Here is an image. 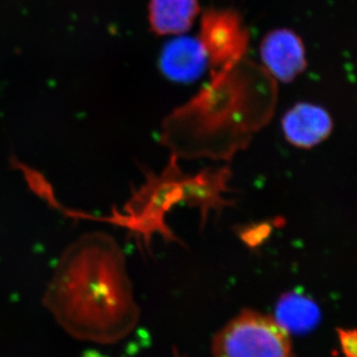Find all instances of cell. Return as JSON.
Listing matches in <instances>:
<instances>
[{"label": "cell", "instance_id": "3957f363", "mask_svg": "<svg viewBox=\"0 0 357 357\" xmlns=\"http://www.w3.org/2000/svg\"><path fill=\"white\" fill-rule=\"evenodd\" d=\"M211 357H296L292 337L271 314L244 309L213 335Z\"/></svg>", "mask_w": 357, "mask_h": 357}, {"label": "cell", "instance_id": "8992f818", "mask_svg": "<svg viewBox=\"0 0 357 357\" xmlns=\"http://www.w3.org/2000/svg\"><path fill=\"white\" fill-rule=\"evenodd\" d=\"M159 68L166 79L174 83L190 84L208 69V56L198 37L178 35L162 49Z\"/></svg>", "mask_w": 357, "mask_h": 357}, {"label": "cell", "instance_id": "30bf717a", "mask_svg": "<svg viewBox=\"0 0 357 357\" xmlns=\"http://www.w3.org/2000/svg\"><path fill=\"white\" fill-rule=\"evenodd\" d=\"M337 342L344 357H356L357 342L356 330L338 328Z\"/></svg>", "mask_w": 357, "mask_h": 357}, {"label": "cell", "instance_id": "9c48e42d", "mask_svg": "<svg viewBox=\"0 0 357 357\" xmlns=\"http://www.w3.org/2000/svg\"><path fill=\"white\" fill-rule=\"evenodd\" d=\"M273 317L292 337L314 331L321 321V312L318 304L310 296L293 291L281 296Z\"/></svg>", "mask_w": 357, "mask_h": 357}, {"label": "cell", "instance_id": "5b68a950", "mask_svg": "<svg viewBox=\"0 0 357 357\" xmlns=\"http://www.w3.org/2000/svg\"><path fill=\"white\" fill-rule=\"evenodd\" d=\"M262 67L275 82L292 83L307 69L306 47L289 28H277L263 37L259 47Z\"/></svg>", "mask_w": 357, "mask_h": 357}, {"label": "cell", "instance_id": "6da1fadb", "mask_svg": "<svg viewBox=\"0 0 357 357\" xmlns=\"http://www.w3.org/2000/svg\"><path fill=\"white\" fill-rule=\"evenodd\" d=\"M276 83L262 66L246 58L211 72L210 82L167 116L162 144L176 159L231 158L271 121Z\"/></svg>", "mask_w": 357, "mask_h": 357}, {"label": "cell", "instance_id": "7a4b0ae2", "mask_svg": "<svg viewBox=\"0 0 357 357\" xmlns=\"http://www.w3.org/2000/svg\"><path fill=\"white\" fill-rule=\"evenodd\" d=\"M43 301L66 332L96 344L119 342L139 319L123 253L102 232L66 249Z\"/></svg>", "mask_w": 357, "mask_h": 357}, {"label": "cell", "instance_id": "52a82bcc", "mask_svg": "<svg viewBox=\"0 0 357 357\" xmlns=\"http://www.w3.org/2000/svg\"><path fill=\"white\" fill-rule=\"evenodd\" d=\"M332 116L324 107L311 102L293 105L282 119V129L289 143L309 149L325 141L332 133Z\"/></svg>", "mask_w": 357, "mask_h": 357}, {"label": "cell", "instance_id": "ba28073f", "mask_svg": "<svg viewBox=\"0 0 357 357\" xmlns=\"http://www.w3.org/2000/svg\"><path fill=\"white\" fill-rule=\"evenodd\" d=\"M199 13V0H150L148 6L150 28L158 36L185 34Z\"/></svg>", "mask_w": 357, "mask_h": 357}, {"label": "cell", "instance_id": "277c9868", "mask_svg": "<svg viewBox=\"0 0 357 357\" xmlns=\"http://www.w3.org/2000/svg\"><path fill=\"white\" fill-rule=\"evenodd\" d=\"M215 72L246 58L249 31L241 14L232 8H210L202 13L198 37Z\"/></svg>", "mask_w": 357, "mask_h": 357}, {"label": "cell", "instance_id": "8fae6325", "mask_svg": "<svg viewBox=\"0 0 357 357\" xmlns=\"http://www.w3.org/2000/svg\"><path fill=\"white\" fill-rule=\"evenodd\" d=\"M176 357H183V356H176Z\"/></svg>", "mask_w": 357, "mask_h": 357}]
</instances>
